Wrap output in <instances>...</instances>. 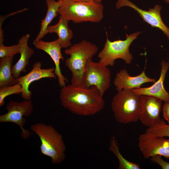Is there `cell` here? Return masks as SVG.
<instances>
[{"label":"cell","instance_id":"7402d4cb","mask_svg":"<svg viewBox=\"0 0 169 169\" xmlns=\"http://www.w3.org/2000/svg\"><path fill=\"white\" fill-rule=\"evenodd\" d=\"M146 132L156 136L169 137V124H166L162 119L158 124L148 128Z\"/></svg>","mask_w":169,"mask_h":169},{"label":"cell","instance_id":"83f0119b","mask_svg":"<svg viewBox=\"0 0 169 169\" xmlns=\"http://www.w3.org/2000/svg\"><path fill=\"white\" fill-rule=\"evenodd\" d=\"M163 0L165 2L169 3V0Z\"/></svg>","mask_w":169,"mask_h":169},{"label":"cell","instance_id":"52a82bcc","mask_svg":"<svg viewBox=\"0 0 169 169\" xmlns=\"http://www.w3.org/2000/svg\"><path fill=\"white\" fill-rule=\"evenodd\" d=\"M33 106L31 100H24L21 102L10 100L6 106L7 112L0 115V122H10L19 126L21 136L24 139H28L31 133L24 128L26 122L25 117H28L32 114Z\"/></svg>","mask_w":169,"mask_h":169},{"label":"cell","instance_id":"4316f807","mask_svg":"<svg viewBox=\"0 0 169 169\" xmlns=\"http://www.w3.org/2000/svg\"><path fill=\"white\" fill-rule=\"evenodd\" d=\"M103 0H96V2L98 3H101Z\"/></svg>","mask_w":169,"mask_h":169},{"label":"cell","instance_id":"d6986e66","mask_svg":"<svg viewBox=\"0 0 169 169\" xmlns=\"http://www.w3.org/2000/svg\"><path fill=\"white\" fill-rule=\"evenodd\" d=\"M13 57L1 58L0 60V87L17 84L12 73Z\"/></svg>","mask_w":169,"mask_h":169},{"label":"cell","instance_id":"30bf717a","mask_svg":"<svg viewBox=\"0 0 169 169\" xmlns=\"http://www.w3.org/2000/svg\"><path fill=\"white\" fill-rule=\"evenodd\" d=\"M115 6L117 9L125 6L133 9L139 14L144 22L147 23L152 27L156 28L161 30L169 41V28L162 20L161 15L162 8L161 5L156 4L153 8H149V10L146 11L139 8L128 0H117Z\"/></svg>","mask_w":169,"mask_h":169},{"label":"cell","instance_id":"8992f818","mask_svg":"<svg viewBox=\"0 0 169 169\" xmlns=\"http://www.w3.org/2000/svg\"><path fill=\"white\" fill-rule=\"evenodd\" d=\"M142 32H137L129 35L126 34L125 39L111 41L108 38L106 32V41L103 48L98 55L99 62L106 66H113L117 59L124 60L127 64H130L133 56L130 52L129 47L131 43Z\"/></svg>","mask_w":169,"mask_h":169},{"label":"cell","instance_id":"f546056e","mask_svg":"<svg viewBox=\"0 0 169 169\" xmlns=\"http://www.w3.org/2000/svg\"><path fill=\"white\" fill-rule=\"evenodd\" d=\"M168 63H169V62H168Z\"/></svg>","mask_w":169,"mask_h":169},{"label":"cell","instance_id":"4fadbf2b","mask_svg":"<svg viewBox=\"0 0 169 169\" xmlns=\"http://www.w3.org/2000/svg\"><path fill=\"white\" fill-rule=\"evenodd\" d=\"M33 44L36 49L43 50L50 56L55 65V72L59 86L62 88L65 86L68 80L63 75L60 69V60H64V58L61 53L62 48L59 39H57L50 42L45 41L41 39Z\"/></svg>","mask_w":169,"mask_h":169},{"label":"cell","instance_id":"f1b7e54d","mask_svg":"<svg viewBox=\"0 0 169 169\" xmlns=\"http://www.w3.org/2000/svg\"><path fill=\"white\" fill-rule=\"evenodd\" d=\"M58 1H62L64 0H58Z\"/></svg>","mask_w":169,"mask_h":169},{"label":"cell","instance_id":"9c48e42d","mask_svg":"<svg viewBox=\"0 0 169 169\" xmlns=\"http://www.w3.org/2000/svg\"><path fill=\"white\" fill-rule=\"evenodd\" d=\"M138 140V148L145 159L156 155L169 159V138L145 132L139 136Z\"/></svg>","mask_w":169,"mask_h":169},{"label":"cell","instance_id":"6da1fadb","mask_svg":"<svg viewBox=\"0 0 169 169\" xmlns=\"http://www.w3.org/2000/svg\"><path fill=\"white\" fill-rule=\"evenodd\" d=\"M103 96L95 86L87 88L71 84L61 88V105L72 113L81 116L94 115L104 108Z\"/></svg>","mask_w":169,"mask_h":169},{"label":"cell","instance_id":"e0dca14e","mask_svg":"<svg viewBox=\"0 0 169 169\" xmlns=\"http://www.w3.org/2000/svg\"><path fill=\"white\" fill-rule=\"evenodd\" d=\"M69 21L60 15L58 23L55 25H49L48 28V33H56L58 36L62 48H67L72 45L71 40L73 33L69 27Z\"/></svg>","mask_w":169,"mask_h":169},{"label":"cell","instance_id":"277c9868","mask_svg":"<svg viewBox=\"0 0 169 169\" xmlns=\"http://www.w3.org/2000/svg\"><path fill=\"white\" fill-rule=\"evenodd\" d=\"M61 2L58 13L76 23L84 22L98 23L104 17V6L96 2H86L64 0Z\"/></svg>","mask_w":169,"mask_h":169},{"label":"cell","instance_id":"d4e9b609","mask_svg":"<svg viewBox=\"0 0 169 169\" xmlns=\"http://www.w3.org/2000/svg\"><path fill=\"white\" fill-rule=\"evenodd\" d=\"M163 116L169 124V101L165 102L162 108Z\"/></svg>","mask_w":169,"mask_h":169},{"label":"cell","instance_id":"ffe728a7","mask_svg":"<svg viewBox=\"0 0 169 169\" xmlns=\"http://www.w3.org/2000/svg\"><path fill=\"white\" fill-rule=\"evenodd\" d=\"M109 150L117 158L119 161L118 169H140V165L125 159L119 150L117 141L115 136L110 138Z\"/></svg>","mask_w":169,"mask_h":169},{"label":"cell","instance_id":"3957f363","mask_svg":"<svg viewBox=\"0 0 169 169\" xmlns=\"http://www.w3.org/2000/svg\"><path fill=\"white\" fill-rule=\"evenodd\" d=\"M30 129L40 140L41 154L49 157L53 164H60L64 161L66 147L63 136L52 125L38 123L31 125Z\"/></svg>","mask_w":169,"mask_h":169},{"label":"cell","instance_id":"603a6c76","mask_svg":"<svg viewBox=\"0 0 169 169\" xmlns=\"http://www.w3.org/2000/svg\"><path fill=\"white\" fill-rule=\"evenodd\" d=\"M20 47L18 44L10 46H5L3 44H0V58L13 57L15 55L20 53Z\"/></svg>","mask_w":169,"mask_h":169},{"label":"cell","instance_id":"5b68a950","mask_svg":"<svg viewBox=\"0 0 169 169\" xmlns=\"http://www.w3.org/2000/svg\"><path fill=\"white\" fill-rule=\"evenodd\" d=\"M115 120L119 123L127 124L139 120L141 108L140 96L135 94L130 89L118 91L111 103Z\"/></svg>","mask_w":169,"mask_h":169},{"label":"cell","instance_id":"484cf974","mask_svg":"<svg viewBox=\"0 0 169 169\" xmlns=\"http://www.w3.org/2000/svg\"><path fill=\"white\" fill-rule=\"evenodd\" d=\"M73 1L76 2H96V0H71Z\"/></svg>","mask_w":169,"mask_h":169},{"label":"cell","instance_id":"9a60e30c","mask_svg":"<svg viewBox=\"0 0 169 169\" xmlns=\"http://www.w3.org/2000/svg\"><path fill=\"white\" fill-rule=\"evenodd\" d=\"M155 79L147 76L145 69L139 75L131 76L125 69H122L116 73L114 80V84L117 91L123 89H132L141 87L143 84L154 83Z\"/></svg>","mask_w":169,"mask_h":169},{"label":"cell","instance_id":"2e32d148","mask_svg":"<svg viewBox=\"0 0 169 169\" xmlns=\"http://www.w3.org/2000/svg\"><path fill=\"white\" fill-rule=\"evenodd\" d=\"M30 35L27 33L22 36L19 40L18 44L20 47L19 59L12 66V73L16 79L20 77L21 73L26 72V68L28 65L30 59L34 53V50L28 45Z\"/></svg>","mask_w":169,"mask_h":169},{"label":"cell","instance_id":"44dd1931","mask_svg":"<svg viewBox=\"0 0 169 169\" xmlns=\"http://www.w3.org/2000/svg\"><path fill=\"white\" fill-rule=\"evenodd\" d=\"M22 91L21 86L18 83L12 86L0 87V106L4 105L6 97L14 94H21Z\"/></svg>","mask_w":169,"mask_h":169},{"label":"cell","instance_id":"7c38bea8","mask_svg":"<svg viewBox=\"0 0 169 169\" xmlns=\"http://www.w3.org/2000/svg\"><path fill=\"white\" fill-rule=\"evenodd\" d=\"M141 108L139 120L144 125L152 127L161 121L160 113L162 100L151 96L140 95Z\"/></svg>","mask_w":169,"mask_h":169},{"label":"cell","instance_id":"5bb4252c","mask_svg":"<svg viewBox=\"0 0 169 169\" xmlns=\"http://www.w3.org/2000/svg\"><path fill=\"white\" fill-rule=\"evenodd\" d=\"M161 65L160 75L158 80L150 87L131 89L135 94L140 96L144 95L153 96L160 99L164 102L169 101V93L164 86V82L169 68V64L168 62L162 59Z\"/></svg>","mask_w":169,"mask_h":169},{"label":"cell","instance_id":"ac0fdd59","mask_svg":"<svg viewBox=\"0 0 169 169\" xmlns=\"http://www.w3.org/2000/svg\"><path fill=\"white\" fill-rule=\"evenodd\" d=\"M61 2L55 0H46L47 11L45 18L41 20L39 32L33 40V44L42 39L48 33V28L53 20L58 15V10Z\"/></svg>","mask_w":169,"mask_h":169},{"label":"cell","instance_id":"ba28073f","mask_svg":"<svg viewBox=\"0 0 169 169\" xmlns=\"http://www.w3.org/2000/svg\"><path fill=\"white\" fill-rule=\"evenodd\" d=\"M111 72L107 67L99 62L90 59L88 62L82 86L88 88L92 86L97 87L103 95L110 88Z\"/></svg>","mask_w":169,"mask_h":169},{"label":"cell","instance_id":"8fae6325","mask_svg":"<svg viewBox=\"0 0 169 169\" xmlns=\"http://www.w3.org/2000/svg\"><path fill=\"white\" fill-rule=\"evenodd\" d=\"M41 62H35L33 65L32 69L26 74L16 79L17 83L21 86L22 91L20 94L21 98L24 100H31L32 91L29 90L30 84L33 82L41 79L49 78L56 79L55 67L48 69L42 68Z\"/></svg>","mask_w":169,"mask_h":169},{"label":"cell","instance_id":"cb8c5ba5","mask_svg":"<svg viewBox=\"0 0 169 169\" xmlns=\"http://www.w3.org/2000/svg\"><path fill=\"white\" fill-rule=\"evenodd\" d=\"M151 161L159 165L163 169H169V162L163 159L161 156L156 155L150 157Z\"/></svg>","mask_w":169,"mask_h":169},{"label":"cell","instance_id":"7a4b0ae2","mask_svg":"<svg viewBox=\"0 0 169 169\" xmlns=\"http://www.w3.org/2000/svg\"><path fill=\"white\" fill-rule=\"evenodd\" d=\"M98 51L95 44L85 39L65 49V54L70 56L66 59L65 64L72 73V84L82 86L88 62Z\"/></svg>","mask_w":169,"mask_h":169}]
</instances>
